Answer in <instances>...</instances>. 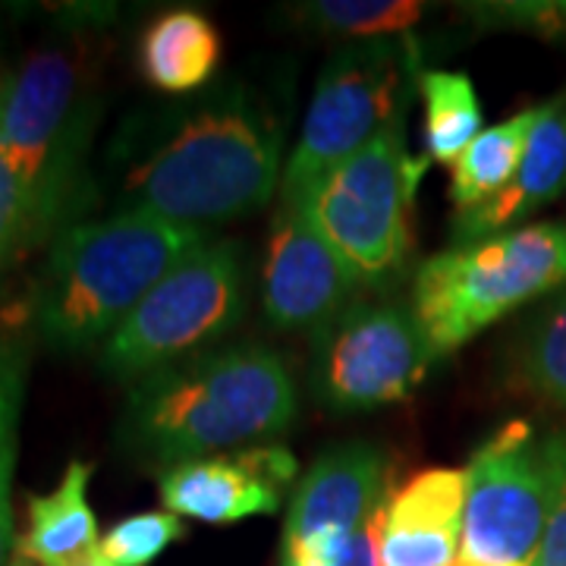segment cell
Returning <instances> with one entry per match:
<instances>
[{
	"label": "cell",
	"instance_id": "cell-22",
	"mask_svg": "<svg viewBox=\"0 0 566 566\" xmlns=\"http://www.w3.org/2000/svg\"><path fill=\"white\" fill-rule=\"evenodd\" d=\"M182 535L186 526L180 516L170 510H145L104 532L102 554L114 566H151Z\"/></svg>",
	"mask_w": 566,
	"mask_h": 566
},
{
	"label": "cell",
	"instance_id": "cell-2",
	"mask_svg": "<svg viewBox=\"0 0 566 566\" xmlns=\"http://www.w3.org/2000/svg\"><path fill=\"white\" fill-rule=\"evenodd\" d=\"M277 120L245 92H221L126 177L133 211L202 227L262 211L281 189Z\"/></svg>",
	"mask_w": 566,
	"mask_h": 566
},
{
	"label": "cell",
	"instance_id": "cell-10",
	"mask_svg": "<svg viewBox=\"0 0 566 566\" xmlns=\"http://www.w3.org/2000/svg\"><path fill=\"white\" fill-rule=\"evenodd\" d=\"M359 283V274L303 211L283 202L264 249V318L281 331L324 327L346 312L344 305L353 300Z\"/></svg>",
	"mask_w": 566,
	"mask_h": 566
},
{
	"label": "cell",
	"instance_id": "cell-8",
	"mask_svg": "<svg viewBox=\"0 0 566 566\" xmlns=\"http://www.w3.org/2000/svg\"><path fill=\"white\" fill-rule=\"evenodd\" d=\"M545 441L504 424L465 465L460 557L453 566H535L547 526Z\"/></svg>",
	"mask_w": 566,
	"mask_h": 566
},
{
	"label": "cell",
	"instance_id": "cell-9",
	"mask_svg": "<svg viewBox=\"0 0 566 566\" xmlns=\"http://www.w3.org/2000/svg\"><path fill=\"white\" fill-rule=\"evenodd\" d=\"M434 359L412 308L356 305L318 331L312 385L334 409H375L412 397Z\"/></svg>",
	"mask_w": 566,
	"mask_h": 566
},
{
	"label": "cell",
	"instance_id": "cell-1",
	"mask_svg": "<svg viewBox=\"0 0 566 566\" xmlns=\"http://www.w3.org/2000/svg\"><path fill=\"white\" fill-rule=\"evenodd\" d=\"M296 412L300 390L277 349L221 346L142 378L123 409V444L170 469L271 444Z\"/></svg>",
	"mask_w": 566,
	"mask_h": 566
},
{
	"label": "cell",
	"instance_id": "cell-5",
	"mask_svg": "<svg viewBox=\"0 0 566 566\" xmlns=\"http://www.w3.org/2000/svg\"><path fill=\"white\" fill-rule=\"evenodd\" d=\"M424 164L409 158L403 123L315 180L296 202L363 283L397 274L412 243L409 211Z\"/></svg>",
	"mask_w": 566,
	"mask_h": 566
},
{
	"label": "cell",
	"instance_id": "cell-27",
	"mask_svg": "<svg viewBox=\"0 0 566 566\" xmlns=\"http://www.w3.org/2000/svg\"><path fill=\"white\" fill-rule=\"evenodd\" d=\"M10 566H32V564H29V560H22V557H13V560H10Z\"/></svg>",
	"mask_w": 566,
	"mask_h": 566
},
{
	"label": "cell",
	"instance_id": "cell-14",
	"mask_svg": "<svg viewBox=\"0 0 566 566\" xmlns=\"http://www.w3.org/2000/svg\"><path fill=\"white\" fill-rule=\"evenodd\" d=\"M465 469H424L387 506L381 566H453L463 532Z\"/></svg>",
	"mask_w": 566,
	"mask_h": 566
},
{
	"label": "cell",
	"instance_id": "cell-12",
	"mask_svg": "<svg viewBox=\"0 0 566 566\" xmlns=\"http://www.w3.org/2000/svg\"><path fill=\"white\" fill-rule=\"evenodd\" d=\"M76 95V66L61 51H41L0 88V151L20 170L35 218L51 205L54 155Z\"/></svg>",
	"mask_w": 566,
	"mask_h": 566
},
{
	"label": "cell",
	"instance_id": "cell-24",
	"mask_svg": "<svg viewBox=\"0 0 566 566\" xmlns=\"http://www.w3.org/2000/svg\"><path fill=\"white\" fill-rule=\"evenodd\" d=\"M545 463L551 501H547V526L535 566H566V431L545 438Z\"/></svg>",
	"mask_w": 566,
	"mask_h": 566
},
{
	"label": "cell",
	"instance_id": "cell-6",
	"mask_svg": "<svg viewBox=\"0 0 566 566\" xmlns=\"http://www.w3.org/2000/svg\"><path fill=\"white\" fill-rule=\"evenodd\" d=\"M243 308L240 249L233 243H202L174 264L104 340V368L123 381H142L223 337L240 324Z\"/></svg>",
	"mask_w": 566,
	"mask_h": 566
},
{
	"label": "cell",
	"instance_id": "cell-13",
	"mask_svg": "<svg viewBox=\"0 0 566 566\" xmlns=\"http://www.w3.org/2000/svg\"><path fill=\"white\" fill-rule=\"evenodd\" d=\"M387 497V460L378 447L363 441L331 447L296 485L281 547L349 542Z\"/></svg>",
	"mask_w": 566,
	"mask_h": 566
},
{
	"label": "cell",
	"instance_id": "cell-29",
	"mask_svg": "<svg viewBox=\"0 0 566 566\" xmlns=\"http://www.w3.org/2000/svg\"><path fill=\"white\" fill-rule=\"evenodd\" d=\"M0 88H3V85H0Z\"/></svg>",
	"mask_w": 566,
	"mask_h": 566
},
{
	"label": "cell",
	"instance_id": "cell-21",
	"mask_svg": "<svg viewBox=\"0 0 566 566\" xmlns=\"http://www.w3.org/2000/svg\"><path fill=\"white\" fill-rule=\"evenodd\" d=\"M424 13L428 7L416 0H318L303 7L305 22L349 41L406 39Z\"/></svg>",
	"mask_w": 566,
	"mask_h": 566
},
{
	"label": "cell",
	"instance_id": "cell-3",
	"mask_svg": "<svg viewBox=\"0 0 566 566\" xmlns=\"http://www.w3.org/2000/svg\"><path fill=\"white\" fill-rule=\"evenodd\" d=\"M205 240L202 227L126 208L63 233L41 283V337L57 349L107 340L174 264Z\"/></svg>",
	"mask_w": 566,
	"mask_h": 566
},
{
	"label": "cell",
	"instance_id": "cell-11",
	"mask_svg": "<svg viewBox=\"0 0 566 566\" xmlns=\"http://www.w3.org/2000/svg\"><path fill=\"white\" fill-rule=\"evenodd\" d=\"M296 475V457L281 444H255L177 463L161 472V501L180 520L230 526L281 510L283 488Z\"/></svg>",
	"mask_w": 566,
	"mask_h": 566
},
{
	"label": "cell",
	"instance_id": "cell-15",
	"mask_svg": "<svg viewBox=\"0 0 566 566\" xmlns=\"http://www.w3.org/2000/svg\"><path fill=\"white\" fill-rule=\"evenodd\" d=\"M566 182V95L542 104V117L532 129L520 170L504 189L485 205L460 211L453 223L457 245L479 243L488 237L506 233L513 223L545 208L564 192Z\"/></svg>",
	"mask_w": 566,
	"mask_h": 566
},
{
	"label": "cell",
	"instance_id": "cell-7",
	"mask_svg": "<svg viewBox=\"0 0 566 566\" xmlns=\"http://www.w3.org/2000/svg\"><path fill=\"white\" fill-rule=\"evenodd\" d=\"M409 66L406 44L397 39L349 41L331 54L315 82L300 142L283 164V202H296L327 170L403 123Z\"/></svg>",
	"mask_w": 566,
	"mask_h": 566
},
{
	"label": "cell",
	"instance_id": "cell-26",
	"mask_svg": "<svg viewBox=\"0 0 566 566\" xmlns=\"http://www.w3.org/2000/svg\"><path fill=\"white\" fill-rule=\"evenodd\" d=\"M66 566H114L107 557L102 554V547L98 551H92L88 557H82V560H76V564H66Z\"/></svg>",
	"mask_w": 566,
	"mask_h": 566
},
{
	"label": "cell",
	"instance_id": "cell-16",
	"mask_svg": "<svg viewBox=\"0 0 566 566\" xmlns=\"http://www.w3.org/2000/svg\"><path fill=\"white\" fill-rule=\"evenodd\" d=\"M88 482L92 463L73 460L54 491L25 501L29 528L17 538V557L39 566H66L102 547L95 510L88 506Z\"/></svg>",
	"mask_w": 566,
	"mask_h": 566
},
{
	"label": "cell",
	"instance_id": "cell-23",
	"mask_svg": "<svg viewBox=\"0 0 566 566\" xmlns=\"http://www.w3.org/2000/svg\"><path fill=\"white\" fill-rule=\"evenodd\" d=\"M520 365L535 394L566 406V293L535 322Z\"/></svg>",
	"mask_w": 566,
	"mask_h": 566
},
{
	"label": "cell",
	"instance_id": "cell-19",
	"mask_svg": "<svg viewBox=\"0 0 566 566\" xmlns=\"http://www.w3.org/2000/svg\"><path fill=\"white\" fill-rule=\"evenodd\" d=\"M424 102V158L453 164L482 133V104L472 80L460 70H428L419 76Z\"/></svg>",
	"mask_w": 566,
	"mask_h": 566
},
{
	"label": "cell",
	"instance_id": "cell-4",
	"mask_svg": "<svg viewBox=\"0 0 566 566\" xmlns=\"http://www.w3.org/2000/svg\"><path fill=\"white\" fill-rule=\"evenodd\" d=\"M560 283H566V223H526L431 255L412 281V315L431 353L447 356Z\"/></svg>",
	"mask_w": 566,
	"mask_h": 566
},
{
	"label": "cell",
	"instance_id": "cell-18",
	"mask_svg": "<svg viewBox=\"0 0 566 566\" xmlns=\"http://www.w3.org/2000/svg\"><path fill=\"white\" fill-rule=\"evenodd\" d=\"M538 117H542V104L520 111L516 117L497 126H488L475 136V142L463 151V158L453 164L450 199L457 205V211H472L485 205L513 180Z\"/></svg>",
	"mask_w": 566,
	"mask_h": 566
},
{
	"label": "cell",
	"instance_id": "cell-28",
	"mask_svg": "<svg viewBox=\"0 0 566 566\" xmlns=\"http://www.w3.org/2000/svg\"><path fill=\"white\" fill-rule=\"evenodd\" d=\"M560 17H564V25H566V3H560Z\"/></svg>",
	"mask_w": 566,
	"mask_h": 566
},
{
	"label": "cell",
	"instance_id": "cell-17",
	"mask_svg": "<svg viewBox=\"0 0 566 566\" xmlns=\"http://www.w3.org/2000/svg\"><path fill=\"white\" fill-rule=\"evenodd\" d=\"M221 63V35L199 10H170L145 29L139 70L148 85L186 95L211 82Z\"/></svg>",
	"mask_w": 566,
	"mask_h": 566
},
{
	"label": "cell",
	"instance_id": "cell-20",
	"mask_svg": "<svg viewBox=\"0 0 566 566\" xmlns=\"http://www.w3.org/2000/svg\"><path fill=\"white\" fill-rule=\"evenodd\" d=\"M29 353L17 340H0V566H10L13 538V472L20 453V419L25 403Z\"/></svg>",
	"mask_w": 566,
	"mask_h": 566
},
{
	"label": "cell",
	"instance_id": "cell-25",
	"mask_svg": "<svg viewBox=\"0 0 566 566\" xmlns=\"http://www.w3.org/2000/svg\"><path fill=\"white\" fill-rule=\"evenodd\" d=\"M32 218H35V205H32V196L22 182L20 170L0 151V223H17L25 230Z\"/></svg>",
	"mask_w": 566,
	"mask_h": 566
}]
</instances>
